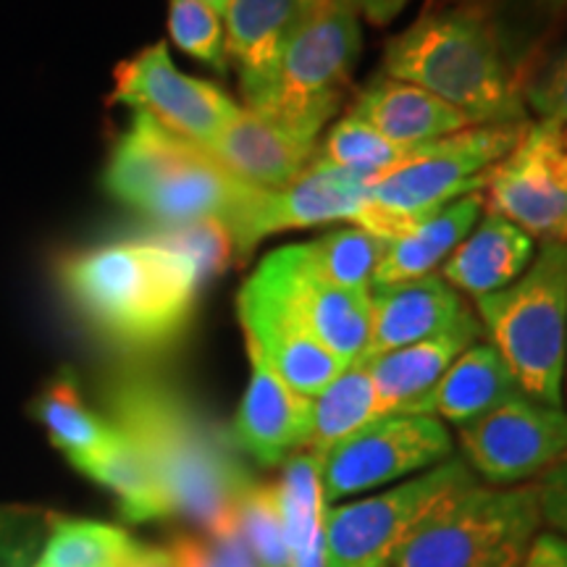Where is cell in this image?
Segmentation results:
<instances>
[{"label":"cell","mask_w":567,"mask_h":567,"mask_svg":"<svg viewBox=\"0 0 567 567\" xmlns=\"http://www.w3.org/2000/svg\"><path fill=\"white\" fill-rule=\"evenodd\" d=\"M103 405L153 467L174 515L189 517L203 534L229 526L239 494L255 478L231 439L187 394L163 375L126 368L105 381Z\"/></svg>","instance_id":"6da1fadb"},{"label":"cell","mask_w":567,"mask_h":567,"mask_svg":"<svg viewBox=\"0 0 567 567\" xmlns=\"http://www.w3.org/2000/svg\"><path fill=\"white\" fill-rule=\"evenodd\" d=\"M59 279L97 337L137 354L172 347L193 321L203 289L179 252L147 237L71 252L61 260Z\"/></svg>","instance_id":"7a4b0ae2"},{"label":"cell","mask_w":567,"mask_h":567,"mask_svg":"<svg viewBox=\"0 0 567 567\" xmlns=\"http://www.w3.org/2000/svg\"><path fill=\"white\" fill-rule=\"evenodd\" d=\"M384 74L431 92L473 126L530 122L526 87L476 13L425 9L386 42Z\"/></svg>","instance_id":"3957f363"},{"label":"cell","mask_w":567,"mask_h":567,"mask_svg":"<svg viewBox=\"0 0 567 567\" xmlns=\"http://www.w3.org/2000/svg\"><path fill=\"white\" fill-rule=\"evenodd\" d=\"M103 187L124 208L158 226L218 218L234 234L260 189L239 182L208 151L145 113L113 145Z\"/></svg>","instance_id":"277c9868"},{"label":"cell","mask_w":567,"mask_h":567,"mask_svg":"<svg viewBox=\"0 0 567 567\" xmlns=\"http://www.w3.org/2000/svg\"><path fill=\"white\" fill-rule=\"evenodd\" d=\"M476 316L528 400L563 408L567 368V243H547L520 279L478 297Z\"/></svg>","instance_id":"5b68a950"},{"label":"cell","mask_w":567,"mask_h":567,"mask_svg":"<svg viewBox=\"0 0 567 567\" xmlns=\"http://www.w3.org/2000/svg\"><path fill=\"white\" fill-rule=\"evenodd\" d=\"M542 526L536 484L473 481L431 507L392 567H523Z\"/></svg>","instance_id":"8992f818"},{"label":"cell","mask_w":567,"mask_h":567,"mask_svg":"<svg viewBox=\"0 0 567 567\" xmlns=\"http://www.w3.org/2000/svg\"><path fill=\"white\" fill-rule=\"evenodd\" d=\"M360 51V17L347 0H329L302 13L284 48L271 95L255 113L318 145L331 118L344 109Z\"/></svg>","instance_id":"52a82bcc"},{"label":"cell","mask_w":567,"mask_h":567,"mask_svg":"<svg viewBox=\"0 0 567 567\" xmlns=\"http://www.w3.org/2000/svg\"><path fill=\"white\" fill-rule=\"evenodd\" d=\"M371 179L347 168L323 166L313 161L308 172L289 187L276 189V193L260 189L250 210L231 234L239 260L250 258L255 247L274 234L313 229L323 224L350 221L389 243L413 231L417 221L379 208L371 200Z\"/></svg>","instance_id":"ba28073f"},{"label":"cell","mask_w":567,"mask_h":567,"mask_svg":"<svg viewBox=\"0 0 567 567\" xmlns=\"http://www.w3.org/2000/svg\"><path fill=\"white\" fill-rule=\"evenodd\" d=\"M463 457L417 473L384 494L326 509V567H392L417 523L446 494L473 484Z\"/></svg>","instance_id":"9c48e42d"},{"label":"cell","mask_w":567,"mask_h":567,"mask_svg":"<svg viewBox=\"0 0 567 567\" xmlns=\"http://www.w3.org/2000/svg\"><path fill=\"white\" fill-rule=\"evenodd\" d=\"M530 122L467 126L436 142L429 158L371 184V200L389 213L421 224L452 200L481 193L496 163L515 151Z\"/></svg>","instance_id":"30bf717a"},{"label":"cell","mask_w":567,"mask_h":567,"mask_svg":"<svg viewBox=\"0 0 567 567\" xmlns=\"http://www.w3.org/2000/svg\"><path fill=\"white\" fill-rule=\"evenodd\" d=\"M455 457L446 425L431 415H381L321 457L326 502L389 486Z\"/></svg>","instance_id":"8fae6325"},{"label":"cell","mask_w":567,"mask_h":567,"mask_svg":"<svg viewBox=\"0 0 567 567\" xmlns=\"http://www.w3.org/2000/svg\"><path fill=\"white\" fill-rule=\"evenodd\" d=\"M484 197L486 210L534 243H567V122H530L526 137L492 168Z\"/></svg>","instance_id":"7c38bea8"},{"label":"cell","mask_w":567,"mask_h":567,"mask_svg":"<svg viewBox=\"0 0 567 567\" xmlns=\"http://www.w3.org/2000/svg\"><path fill=\"white\" fill-rule=\"evenodd\" d=\"M457 442L465 465L488 486L526 484L567 457V413L517 396L460 425Z\"/></svg>","instance_id":"4fadbf2b"},{"label":"cell","mask_w":567,"mask_h":567,"mask_svg":"<svg viewBox=\"0 0 567 567\" xmlns=\"http://www.w3.org/2000/svg\"><path fill=\"white\" fill-rule=\"evenodd\" d=\"M111 97L200 147H208L243 109L216 84L184 74L166 42L142 48L118 63Z\"/></svg>","instance_id":"5bb4252c"},{"label":"cell","mask_w":567,"mask_h":567,"mask_svg":"<svg viewBox=\"0 0 567 567\" xmlns=\"http://www.w3.org/2000/svg\"><path fill=\"white\" fill-rule=\"evenodd\" d=\"M237 318L247 350L258 352L297 394L313 400L347 368L260 266L239 289Z\"/></svg>","instance_id":"9a60e30c"},{"label":"cell","mask_w":567,"mask_h":567,"mask_svg":"<svg viewBox=\"0 0 567 567\" xmlns=\"http://www.w3.org/2000/svg\"><path fill=\"white\" fill-rule=\"evenodd\" d=\"M258 266L279 284L313 334L344 365L363 360L373 329L371 292H352L323 279L310 264L305 243L271 250Z\"/></svg>","instance_id":"2e32d148"},{"label":"cell","mask_w":567,"mask_h":567,"mask_svg":"<svg viewBox=\"0 0 567 567\" xmlns=\"http://www.w3.org/2000/svg\"><path fill=\"white\" fill-rule=\"evenodd\" d=\"M250 381L231 425V444L264 467H279L302 452L313 431V400L297 394L255 350Z\"/></svg>","instance_id":"e0dca14e"},{"label":"cell","mask_w":567,"mask_h":567,"mask_svg":"<svg viewBox=\"0 0 567 567\" xmlns=\"http://www.w3.org/2000/svg\"><path fill=\"white\" fill-rule=\"evenodd\" d=\"M205 151L239 182L264 193H276L308 172L316 161L318 145L295 137L243 105Z\"/></svg>","instance_id":"ac0fdd59"},{"label":"cell","mask_w":567,"mask_h":567,"mask_svg":"<svg viewBox=\"0 0 567 567\" xmlns=\"http://www.w3.org/2000/svg\"><path fill=\"white\" fill-rule=\"evenodd\" d=\"M297 19L295 0H229L226 6V55L237 69L245 109L258 111L271 95Z\"/></svg>","instance_id":"d6986e66"},{"label":"cell","mask_w":567,"mask_h":567,"mask_svg":"<svg viewBox=\"0 0 567 567\" xmlns=\"http://www.w3.org/2000/svg\"><path fill=\"white\" fill-rule=\"evenodd\" d=\"M371 344L363 360L442 334L471 308L463 295L436 271L375 287L371 292Z\"/></svg>","instance_id":"ffe728a7"},{"label":"cell","mask_w":567,"mask_h":567,"mask_svg":"<svg viewBox=\"0 0 567 567\" xmlns=\"http://www.w3.org/2000/svg\"><path fill=\"white\" fill-rule=\"evenodd\" d=\"M486 331L478 321L476 310H467L457 323L442 334H434L421 342L400 347V350L365 358L363 363L371 373L375 394H379L381 415L402 413V410L431 392L455 360L473 344L484 342Z\"/></svg>","instance_id":"44dd1931"},{"label":"cell","mask_w":567,"mask_h":567,"mask_svg":"<svg viewBox=\"0 0 567 567\" xmlns=\"http://www.w3.org/2000/svg\"><path fill=\"white\" fill-rule=\"evenodd\" d=\"M526 396L513 371L492 342H478L446 368L431 392L402 410L408 415H431L452 425H467L507 402Z\"/></svg>","instance_id":"7402d4cb"},{"label":"cell","mask_w":567,"mask_h":567,"mask_svg":"<svg viewBox=\"0 0 567 567\" xmlns=\"http://www.w3.org/2000/svg\"><path fill=\"white\" fill-rule=\"evenodd\" d=\"M534 255L536 245L526 231L517 229L499 213L486 210L457 250L444 260L439 274L460 295L478 300L520 279Z\"/></svg>","instance_id":"603a6c76"},{"label":"cell","mask_w":567,"mask_h":567,"mask_svg":"<svg viewBox=\"0 0 567 567\" xmlns=\"http://www.w3.org/2000/svg\"><path fill=\"white\" fill-rule=\"evenodd\" d=\"M350 116L405 145L434 142L473 126L457 109L410 82L379 76L350 103Z\"/></svg>","instance_id":"cb8c5ba5"},{"label":"cell","mask_w":567,"mask_h":567,"mask_svg":"<svg viewBox=\"0 0 567 567\" xmlns=\"http://www.w3.org/2000/svg\"><path fill=\"white\" fill-rule=\"evenodd\" d=\"M486 213V197L481 193H471L460 200H452L444 208L423 218L413 231L405 237L389 243V250L381 260L379 274H375V287L394 281L417 279V276L436 274L444 260L457 250L460 243L473 231Z\"/></svg>","instance_id":"d4e9b609"},{"label":"cell","mask_w":567,"mask_h":567,"mask_svg":"<svg viewBox=\"0 0 567 567\" xmlns=\"http://www.w3.org/2000/svg\"><path fill=\"white\" fill-rule=\"evenodd\" d=\"M32 413L45 429L53 446H59L76 471H84L90 463H95L122 439L109 417L95 413L84 402L80 381L71 373V368H63L48 381L34 400Z\"/></svg>","instance_id":"484cf974"},{"label":"cell","mask_w":567,"mask_h":567,"mask_svg":"<svg viewBox=\"0 0 567 567\" xmlns=\"http://www.w3.org/2000/svg\"><path fill=\"white\" fill-rule=\"evenodd\" d=\"M425 9L476 13L499 40L509 66L526 87L538 51L567 13V0H429Z\"/></svg>","instance_id":"4316f807"},{"label":"cell","mask_w":567,"mask_h":567,"mask_svg":"<svg viewBox=\"0 0 567 567\" xmlns=\"http://www.w3.org/2000/svg\"><path fill=\"white\" fill-rule=\"evenodd\" d=\"M284 530H287L292 567H326V509L321 457L313 452H297L281 465L276 481Z\"/></svg>","instance_id":"83f0119b"},{"label":"cell","mask_w":567,"mask_h":567,"mask_svg":"<svg viewBox=\"0 0 567 567\" xmlns=\"http://www.w3.org/2000/svg\"><path fill=\"white\" fill-rule=\"evenodd\" d=\"M436 142H421V145H405V142H394L375 132L360 118L347 113L331 130L323 134L318 142L316 163L334 168H347V172L365 176V179L379 182L384 176L400 172L410 163L429 158L434 153Z\"/></svg>","instance_id":"f1b7e54d"},{"label":"cell","mask_w":567,"mask_h":567,"mask_svg":"<svg viewBox=\"0 0 567 567\" xmlns=\"http://www.w3.org/2000/svg\"><path fill=\"white\" fill-rule=\"evenodd\" d=\"M375 417H381L379 394L365 363L358 360L313 396V431L305 450L323 457L331 446Z\"/></svg>","instance_id":"f546056e"},{"label":"cell","mask_w":567,"mask_h":567,"mask_svg":"<svg viewBox=\"0 0 567 567\" xmlns=\"http://www.w3.org/2000/svg\"><path fill=\"white\" fill-rule=\"evenodd\" d=\"M134 549L137 542L109 523L51 517L38 555L27 567H124Z\"/></svg>","instance_id":"4dcf8cb0"},{"label":"cell","mask_w":567,"mask_h":567,"mask_svg":"<svg viewBox=\"0 0 567 567\" xmlns=\"http://www.w3.org/2000/svg\"><path fill=\"white\" fill-rule=\"evenodd\" d=\"M82 473L116 496L124 520L147 523L174 515L172 505H168V496L163 492L161 481L155 478L153 467L147 465V460L140 455L137 446L124 434L113 450L97 457L95 463H90Z\"/></svg>","instance_id":"1f68e13d"},{"label":"cell","mask_w":567,"mask_h":567,"mask_svg":"<svg viewBox=\"0 0 567 567\" xmlns=\"http://www.w3.org/2000/svg\"><path fill=\"white\" fill-rule=\"evenodd\" d=\"M305 250L323 279L352 292H373L375 274L389 250V239L375 237L360 226H350V229H334L313 243H305Z\"/></svg>","instance_id":"d6a6232c"},{"label":"cell","mask_w":567,"mask_h":567,"mask_svg":"<svg viewBox=\"0 0 567 567\" xmlns=\"http://www.w3.org/2000/svg\"><path fill=\"white\" fill-rule=\"evenodd\" d=\"M234 523L258 567H292L274 484L252 481L234 505Z\"/></svg>","instance_id":"836d02e7"},{"label":"cell","mask_w":567,"mask_h":567,"mask_svg":"<svg viewBox=\"0 0 567 567\" xmlns=\"http://www.w3.org/2000/svg\"><path fill=\"white\" fill-rule=\"evenodd\" d=\"M147 239L179 252L182 258L195 268L203 284L221 276L226 268L234 266V260H239L231 231L226 229V224L218 221V218H200V221L158 226V231H153Z\"/></svg>","instance_id":"e575fe53"},{"label":"cell","mask_w":567,"mask_h":567,"mask_svg":"<svg viewBox=\"0 0 567 567\" xmlns=\"http://www.w3.org/2000/svg\"><path fill=\"white\" fill-rule=\"evenodd\" d=\"M168 34L179 51L208 69L218 74L229 69L224 17L208 0H168Z\"/></svg>","instance_id":"d590c367"},{"label":"cell","mask_w":567,"mask_h":567,"mask_svg":"<svg viewBox=\"0 0 567 567\" xmlns=\"http://www.w3.org/2000/svg\"><path fill=\"white\" fill-rule=\"evenodd\" d=\"M174 567H258L237 523L203 536H176L166 547Z\"/></svg>","instance_id":"8d00e7d4"},{"label":"cell","mask_w":567,"mask_h":567,"mask_svg":"<svg viewBox=\"0 0 567 567\" xmlns=\"http://www.w3.org/2000/svg\"><path fill=\"white\" fill-rule=\"evenodd\" d=\"M526 109L534 122H567V51L526 84Z\"/></svg>","instance_id":"74e56055"},{"label":"cell","mask_w":567,"mask_h":567,"mask_svg":"<svg viewBox=\"0 0 567 567\" xmlns=\"http://www.w3.org/2000/svg\"><path fill=\"white\" fill-rule=\"evenodd\" d=\"M40 523L21 509L0 507V567H27L38 555Z\"/></svg>","instance_id":"f35d334b"},{"label":"cell","mask_w":567,"mask_h":567,"mask_svg":"<svg viewBox=\"0 0 567 567\" xmlns=\"http://www.w3.org/2000/svg\"><path fill=\"white\" fill-rule=\"evenodd\" d=\"M538 502H542V520L551 534L567 538V460L551 465L536 481Z\"/></svg>","instance_id":"ab89813d"},{"label":"cell","mask_w":567,"mask_h":567,"mask_svg":"<svg viewBox=\"0 0 567 567\" xmlns=\"http://www.w3.org/2000/svg\"><path fill=\"white\" fill-rule=\"evenodd\" d=\"M523 567H567V538L557 534H538Z\"/></svg>","instance_id":"60d3db41"},{"label":"cell","mask_w":567,"mask_h":567,"mask_svg":"<svg viewBox=\"0 0 567 567\" xmlns=\"http://www.w3.org/2000/svg\"><path fill=\"white\" fill-rule=\"evenodd\" d=\"M358 17H363L368 24L386 27L405 11L410 0H347Z\"/></svg>","instance_id":"b9f144b4"},{"label":"cell","mask_w":567,"mask_h":567,"mask_svg":"<svg viewBox=\"0 0 567 567\" xmlns=\"http://www.w3.org/2000/svg\"><path fill=\"white\" fill-rule=\"evenodd\" d=\"M124 567H174V563L166 549H147L137 544V549L132 551V557L126 559Z\"/></svg>","instance_id":"7bdbcfd3"},{"label":"cell","mask_w":567,"mask_h":567,"mask_svg":"<svg viewBox=\"0 0 567 567\" xmlns=\"http://www.w3.org/2000/svg\"><path fill=\"white\" fill-rule=\"evenodd\" d=\"M323 3H329V0H295V6H297V11H300V17H302V13H310V11L321 9Z\"/></svg>","instance_id":"ee69618b"},{"label":"cell","mask_w":567,"mask_h":567,"mask_svg":"<svg viewBox=\"0 0 567 567\" xmlns=\"http://www.w3.org/2000/svg\"><path fill=\"white\" fill-rule=\"evenodd\" d=\"M208 3L224 17V11H226V6H229V0H208Z\"/></svg>","instance_id":"f6af8a7d"},{"label":"cell","mask_w":567,"mask_h":567,"mask_svg":"<svg viewBox=\"0 0 567 567\" xmlns=\"http://www.w3.org/2000/svg\"><path fill=\"white\" fill-rule=\"evenodd\" d=\"M565 392H567V368H565Z\"/></svg>","instance_id":"bcb514c9"},{"label":"cell","mask_w":567,"mask_h":567,"mask_svg":"<svg viewBox=\"0 0 567 567\" xmlns=\"http://www.w3.org/2000/svg\"><path fill=\"white\" fill-rule=\"evenodd\" d=\"M565 460H567V457H565ZM559 463H563V460H559Z\"/></svg>","instance_id":"7dc6e473"}]
</instances>
